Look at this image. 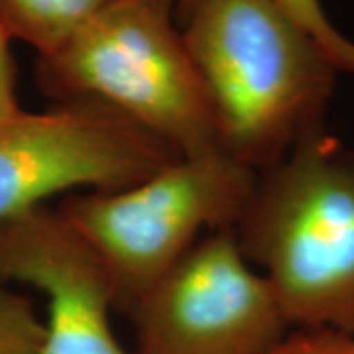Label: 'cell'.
<instances>
[{
  "label": "cell",
  "mask_w": 354,
  "mask_h": 354,
  "mask_svg": "<svg viewBox=\"0 0 354 354\" xmlns=\"http://www.w3.org/2000/svg\"><path fill=\"white\" fill-rule=\"evenodd\" d=\"M177 14L225 152L260 174L323 128L339 69L274 0H189Z\"/></svg>",
  "instance_id": "1"
},
{
  "label": "cell",
  "mask_w": 354,
  "mask_h": 354,
  "mask_svg": "<svg viewBox=\"0 0 354 354\" xmlns=\"http://www.w3.org/2000/svg\"><path fill=\"white\" fill-rule=\"evenodd\" d=\"M234 230L291 329L354 335V148L307 134L258 174Z\"/></svg>",
  "instance_id": "2"
},
{
  "label": "cell",
  "mask_w": 354,
  "mask_h": 354,
  "mask_svg": "<svg viewBox=\"0 0 354 354\" xmlns=\"http://www.w3.org/2000/svg\"><path fill=\"white\" fill-rule=\"evenodd\" d=\"M174 12L177 0H113L59 50L38 57V87L55 102L102 104L179 156L223 150Z\"/></svg>",
  "instance_id": "3"
},
{
  "label": "cell",
  "mask_w": 354,
  "mask_h": 354,
  "mask_svg": "<svg viewBox=\"0 0 354 354\" xmlns=\"http://www.w3.org/2000/svg\"><path fill=\"white\" fill-rule=\"evenodd\" d=\"M258 174L225 150L179 156L138 183L67 195L57 211L101 262L127 311L207 232L234 228Z\"/></svg>",
  "instance_id": "4"
},
{
  "label": "cell",
  "mask_w": 354,
  "mask_h": 354,
  "mask_svg": "<svg viewBox=\"0 0 354 354\" xmlns=\"http://www.w3.org/2000/svg\"><path fill=\"white\" fill-rule=\"evenodd\" d=\"M127 313L136 354H266L291 329L234 228L207 232Z\"/></svg>",
  "instance_id": "5"
},
{
  "label": "cell",
  "mask_w": 354,
  "mask_h": 354,
  "mask_svg": "<svg viewBox=\"0 0 354 354\" xmlns=\"http://www.w3.org/2000/svg\"><path fill=\"white\" fill-rule=\"evenodd\" d=\"M176 158L164 142L97 102L20 111L0 122V223L62 193L124 189Z\"/></svg>",
  "instance_id": "6"
},
{
  "label": "cell",
  "mask_w": 354,
  "mask_h": 354,
  "mask_svg": "<svg viewBox=\"0 0 354 354\" xmlns=\"http://www.w3.org/2000/svg\"><path fill=\"white\" fill-rule=\"evenodd\" d=\"M0 283L46 295L44 354H130L111 327L113 286L57 209L39 207L0 223Z\"/></svg>",
  "instance_id": "7"
},
{
  "label": "cell",
  "mask_w": 354,
  "mask_h": 354,
  "mask_svg": "<svg viewBox=\"0 0 354 354\" xmlns=\"http://www.w3.org/2000/svg\"><path fill=\"white\" fill-rule=\"evenodd\" d=\"M113 0H0V26L38 51V57L59 50L79 28Z\"/></svg>",
  "instance_id": "8"
},
{
  "label": "cell",
  "mask_w": 354,
  "mask_h": 354,
  "mask_svg": "<svg viewBox=\"0 0 354 354\" xmlns=\"http://www.w3.org/2000/svg\"><path fill=\"white\" fill-rule=\"evenodd\" d=\"M46 321L34 301L0 283V354H44Z\"/></svg>",
  "instance_id": "9"
},
{
  "label": "cell",
  "mask_w": 354,
  "mask_h": 354,
  "mask_svg": "<svg viewBox=\"0 0 354 354\" xmlns=\"http://www.w3.org/2000/svg\"><path fill=\"white\" fill-rule=\"evenodd\" d=\"M283 12L321 46L339 71L354 75V41L330 22L321 0H274Z\"/></svg>",
  "instance_id": "10"
},
{
  "label": "cell",
  "mask_w": 354,
  "mask_h": 354,
  "mask_svg": "<svg viewBox=\"0 0 354 354\" xmlns=\"http://www.w3.org/2000/svg\"><path fill=\"white\" fill-rule=\"evenodd\" d=\"M266 354H354V335L325 329H295Z\"/></svg>",
  "instance_id": "11"
},
{
  "label": "cell",
  "mask_w": 354,
  "mask_h": 354,
  "mask_svg": "<svg viewBox=\"0 0 354 354\" xmlns=\"http://www.w3.org/2000/svg\"><path fill=\"white\" fill-rule=\"evenodd\" d=\"M10 41V36L0 26V122L22 111L16 97V62Z\"/></svg>",
  "instance_id": "12"
},
{
  "label": "cell",
  "mask_w": 354,
  "mask_h": 354,
  "mask_svg": "<svg viewBox=\"0 0 354 354\" xmlns=\"http://www.w3.org/2000/svg\"><path fill=\"white\" fill-rule=\"evenodd\" d=\"M187 2H189V0H177V8H181V6L187 4Z\"/></svg>",
  "instance_id": "13"
}]
</instances>
